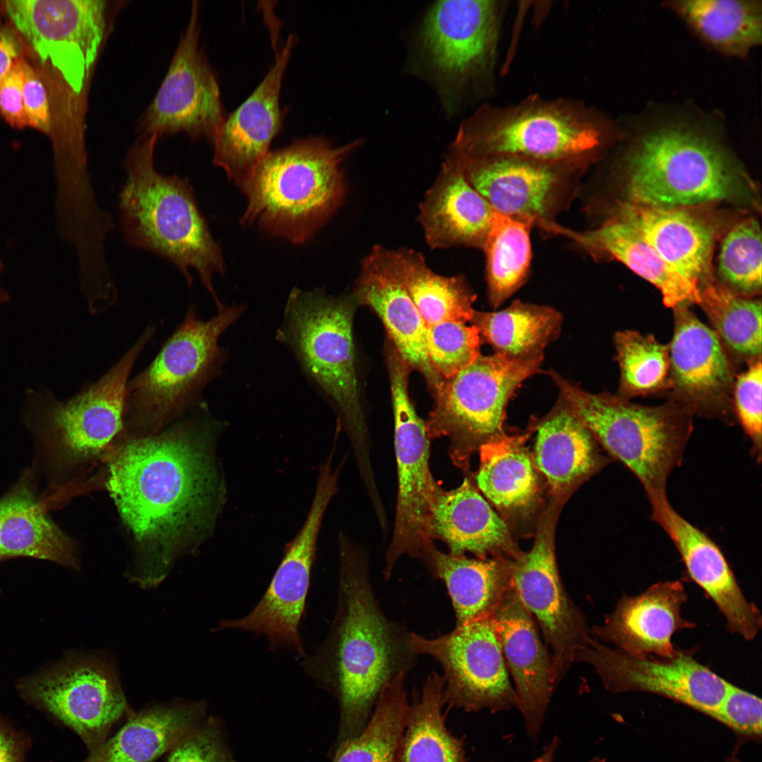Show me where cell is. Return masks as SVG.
<instances>
[{"instance_id":"cell-1","label":"cell","mask_w":762,"mask_h":762,"mask_svg":"<svg viewBox=\"0 0 762 762\" xmlns=\"http://www.w3.org/2000/svg\"><path fill=\"white\" fill-rule=\"evenodd\" d=\"M224 426L204 405L170 428L125 440L107 459V490L140 557L128 576L142 588L157 586L178 555L213 533L227 497L216 452Z\"/></svg>"},{"instance_id":"cell-2","label":"cell","mask_w":762,"mask_h":762,"mask_svg":"<svg viewBox=\"0 0 762 762\" xmlns=\"http://www.w3.org/2000/svg\"><path fill=\"white\" fill-rule=\"evenodd\" d=\"M339 580L334 616L325 640L301 659L303 672L337 698L340 743L365 726L384 687L407 673L418 656L411 631L390 621L372 587L365 551L339 532Z\"/></svg>"},{"instance_id":"cell-3","label":"cell","mask_w":762,"mask_h":762,"mask_svg":"<svg viewBox=\"0 0 762 762\" xmlns=\"http://www.w3.org/2000/svg\"><path fill=\"white\" fill-rule=\"evenodd\" d=\"M157 135H143L124 160L126 181L119 195L124 237L132 246L171 261L190 287V269L198 274L217 308L222 306L212 285L225 271L219 245L213 238L186 178L166 176L155 167Z\"/></svg>"},{"instance_id":"cell-4","label":"cell","mask_w":762,"mask_h":762,"mask_svg":"<svg viewBox=\"0 0 762 762\" xmlns=\"http://www.w3.org/2000/svg\"><path fill=\"white\" fill-rule=\"evenodd\" d=\"M361 142L334 147L309 136L270 152L241 186L247 198L242 224L294 243L310 239L342 203L341 164Z\"/></svg>"},{"instance_id":"cell-5","label":"cell","mask_w":762,"mask_h":762,"mask_svg":"<svg viewBox=\"0 0 762 762\" xmlns=\"http://www.w3.org/2000/svg\"><path fill=\"white\" fill-rule=\"evenodd\" d=\"M507 3L437 1L425 13L408 68L433 86L448 116L492 92Z\"/></svg>"},{"instance_id":"cell-6","label":"cell","mask_w":762,"mask_h":762,"mask_svg":"<svg viewBox=\"0 0 762 762\" xmlns=\"http://www.w3.org/2000/svg\"><path fill=\"white\" fill-rule=\"evenodd\" d=\"M353 310L351 297L293 289L277 339L289 348L306 375L332 404L350 440L361 480L370 483L375 476L359 397Z\"/></svg>"},{"instance_id":"cell-7","label":"cell","mask_w":762,"mask_h":762,"mask_svg":"<svg viewBox=\"0 0 762 762\" xmlns=\"http://www.w3.org/2000/svg\"><path fill=\"white\" fill-rule=\"evenodd\" d=\"M611 130L601 114L581 100L536 94L503 106L481 104L462 121L449 147L472 156L589 160Z\"/></svg>"},{"instance_id":"cell-8","label":"cell","mask_w":762,"mask_h":762,"mask_svg":"<svg viewBox=\"0 0 762 762\" xmlns=\"http://www.w3.org/2000/svg\"><path fill=\"white\" fill-rule=\"evenodd\" d=\"M245 309L243 305L222 304L216 315L202 320L194 306L188 308L152 362L127 383L126 439L158 433L187 411L205 404L202 390L221 374L227 359L219 337Z\"/></svg>"},{"instance_id":"cell-9","label":"cell","mask_w":762,"mask_h":762,"mask_svg":"<svg viewBox=\"0 0 762 762\" xmlns=\"http://www.w3.org/2000/svg\"><path fill=\"white\" fill-rule=\"evenodd\" d=\"M561 400L642 484L649 501L667 497L669 476L682 461L694 409L683 403L648 406L593 394L549 372Z\"/></svg>"},{"instance_id":"cell-10","label":"cell","mask_w":762,"mask_h":762,"mask_svg":"<svg viewBox=\"0 0 762 762\" xmlns=\"http://www.w3.org/2000/svg\"><path fill=\"white\" fill-rule=\"evenodd\" d=\"M627 193L631 203L675 207L728 200L739 177L723 150L684 125L658 128L645 135L627 159Z\"/></svg>"},{"instance_id":"cell-11","label":"cell","mask_w":762,"mask_h":762,"mask_svg":"<svg viewBox=\"0 0 762 762\" xmlns=\"http://www.w3.org/2000/svg\"><path fill=\"white\" fill-rule=\"evenodd\" d=\"M543 356L480 355L445 380L425 424L430 440H449L448 454L458 468L467 471L472 453L503 434L509 401L522 382L539 370Z\"/></svg>"},{"instance_id":"cell-12","label":"cell","mask_w":762,"mask_h":762,"mask_svg":"<svg viewBox=\"0 0 762 762\" xmlns=\"http://www.w3.org/2000/svg\"><path fill=\"white\" fill-rule=\"evenodd\" d=\"M339 468L332 460L320 464L313 499L306 520L283 550L281 561L265 592L243 617L221 619L215 631L238 629L263 635L268 649H286L300 659L306 655L300 632L306 612L317 543L325 512L338 492Z\"/></svg>"},{"instance_id":"cell-13","label":"cell","mask_w":762,"mask_h":762,"mask_svg":"<svg viewBox=\"0 0 762 762\" xmlns=\"http://www.w3.org/2000/svg\"><path fill=\"white\" fill-rule=\"evenodd\" d=\"M394 419V452L397 470V499L393 534L385 554L383 575L389 579L399 559L418 557L434 542L430 517L435 498L442 488L430 467V441L425 421L411 401L408 380L411 367L392 347L387 349Z\"/></svg>"},{"instance_id":"cell-14","label":"cell","mask_w":762,"mask_h":762,"mask_svg":"<svg viewBox=\"0 0 762 762\" xmlns=\"http://www.w3.org/2000/svg\"><path fill=\"white\" fill-rule=\"evenodd\" d=\"M148 326L131 348L97 382L68 400L33 394L31 401L68 463L85 465L108 458L124 440L126 387L139 354L155 334Z\"/></svg>"},{"instance_id":"cell-15","label":"cell","mask_w":762,"mask_h":762,"mask_svg":"<svg viewBox=\"0 0 762 762\" xmlns=\"http://www.w3.org/2000/svg\"><path fill=\"white\" fill-rule=\"evenodd\" d=\"M409 646L416 655H429L441 665L443 698L449 708L499 712L517 707L492 617L435 639L411 632Z\"/></svg>"},{"instance_id":"cell-16","label":"cell","mask_w":762,"mask_h":762,"mask_svg":"<svg viewBox=\"0 0 762 762\" xmlns=\"http://www.w3.org/2000/svg\"><path fill=\"white\" fill-rule=\"evenodd\" d=\"M107 1L6 0L2 8L43 63L80 95L95 63L107 26Z\"/></svg>"},{"instance_id":"cell-17","label":"cell","mask_w":762,"mask_h":762,"mask_svg":"<svg viewBox=\"0 0 762 762\" xmlns=\"http://www.w3.org/2000/svg\"><path fill=\"white\" fill-rule=\"evenodd\" d=\"M23 697L73 730L92 751L105 740L127 703L114 667L95 655L71 660L22 681Z\"/></svg>"},{"instance_id":"cell-18","label":"cell","mask_w":762,"mask_h":762,"mask_svg":"<svg viewBox=\"0 0 762 762\" xmlns=\"http://www.w3.org/2000/svg\"><path fill=\"white\" fill-rule=\"evenodd\" d=\"M198 14L193 1L167 75L141 119L143 135L184 132L212 143L224 119L217 80L199 47Z\"/></svg>"},{"instance_id":"cell-19","label":"cell","mask_w":762,"mask_h":762,"mask_svg":"<svg viewBox=\"0 0 762 762\" xmlns=\"http://www.w3.org/2000/svg\"><path fill=\"white\" fill-rule=\"evenodd\" d=\"M579 662L591 665L611 692L655 694L708 715L730 684L688 651H679L670 658L637 656L603 644L594 636L576 653L574 663Z\"/></svg>"},{"instance_id":"cell-20","label":"cell","mask_w":762,"mask_h":762,"mask_svg":"<svg viewBox=\"0 0 762 762\" xmlns=\"http://www.w3.org/2000/svg\"><path fill=\"white\" fill-rule=\"evenodd\" d=\"M552 526L548 518L531 550L514 561L513 583L550 649L557 685L574 663L576 653L588 646L593 636L586 617L569 595L560 577Z\"/></svg>"},{"instance_id":"cell-21","label":"cell","mask_w":762,"mask_h":762,"mask_svg":"<svg viewBox=\"0 0 762 762\" xmlns=\"http://www.w3.org/2000/svg\"><path fill=\"white\" fill-rule=\"evenodd\" d=\"M446 157L497 212L547 220L567 171L587 161L545 162L497 155H467L450 148Z\"/></svg>"},{"instance_id":"cell-22","label":"cell","mask_w":762,"mask_h":762,"mask_svg":"<svg viewBox=\"0 0 762 762\" xmlns=\"http://www.w3.org/2000/svg\"><path fill=\"white\" fill-rule=\"evenodd\" d=\"M651 519L677 549L687 571L724 616L730 632L754 639L761 628V614L744 595L720 547L703 531L682 517L667 497L650 502Z\"/></svg>"},{"instance_id":"cell-23","label":"cell","mask_w":762,"mask_h":762,"mask_svg":"<svg viewBox=\"0 0 762 762\" xmlns=\"http://www.w3.org/2000/svg\"><path fill=\"white\" fill-rule=\"evenodd\" d=\"M295 40L294 35L288 37L265 78L224 118L214 135L213 163L239 186L270 152V144L282 129L280 90Z\"/></svg>"},{"instance_id":"cell-24","label":"cell","mask_w":762,"mask_h":762,"mask_svg":"<svg viewBox=\"0 0 762 762\" xmlns=\"http://www.w3.org/2000/svg\"><path fill=\"white\" fill-rule=\"evenodd\" d=\"M353 296L376 313L400 357L436 394L445 380L429 360L427 326L399 277L392 249L375 246L363 259Z\"/></svg>"},{"instance_id":"cell-25","label":"cell","mask_w":762,"mask_h":762,"mask_svg":"<svg viewBox=\"0 0 762 762\" xmlns=\"http://www.w3.org/2000/svg\"><path fill=\"white\" fill-rule=\"evenodd\" d=\"M492 619L508 672L514 682L516 708L524 718L528 734L536 738L557 686L550 651L514 586L497 607Z\"/></svg>"},{"instance_id":"cell-26","label":"cell","mask_w":762,"mask_h":762,"mask_svg":"<svg viewBox=\"0 0 762 762\" xmlns=\"http://www.w3.org/2000/svg\"><path fill=\"white\" fill-rule=\"evenodd\" d=\"M688 598L679 581L656 583L637 595H624L601 624L591 628L599 641L634 655L670 658L677 653L672 638L694 627L681 609Z\"/></svg>"},{"instance_id":"cell-27","label":"cell","mask_w":762,"mask_h":762,"mask_svg":"<svg viewBox=\"0 0 762 762\" xmlns=\"http://www.w3.org/2000/svg\"><path fill=\"white\" fill-rule=\"evenodd\" d=\"M497 212L445 156L419 206L418 222L432 249L464 246L483 248Z\"/></svg>"},{"instance_id":"cell-28","label":"cell","mask_w":762,"mask_h":762,"mask_svg":"<svg viewBox=\"0 0 762 762\" xmlns=\"http://www.w3.org/2000/svg\"><path fill=\"white\" fill-rule=\"evenodd\" d=\"M431 539L445 543L449 553L467 552L480 559L516 560L522 553L514 546L507 524L466 477L457 488H441L431 507Z\"/></svg>"},{"instance_id":"cell-29","label":"cell","mask_w":762,"mask_h":762,"mask_svg":"<svg viewBox=\"0 0 762 762\" xmlns=\"http://www.w3.org/2000/svg\"><path fill=\"white\" fill-rule=\"evenodd\" d=\"M618 213L688 281L700 289L710 282L713 233L704 222L681 210L631 202L621 205Z\"/></svg>"},{"instance_id":"cell-30","label":"cell","mask_w":762,"mask_h":762,"mask_svg":"<svg viewBox=\"0 0 762 762\" xmlns=\"http://www.w3.org/2000/svg\"><path fill=\"white\" fill-rule=\"evenodd\" d=\"M675 310L669 346L672 382L694 410L724 396L731 385V368L715 332L686 306Z\"/></svg>"},{"instance_id":"cell-31","label":"cell","mask_w":762,"mask_h":762,"mask_svg":"<svg viewBox=\"0 0 762 762\" xmlns=\"http://www.w3.org/2000/svg\"><path fill=\"white\" fill-rule=\"evenodd\" d=\"M541 228L572 239L591 253H605L619 260L661 292L664 304L674 309L700 303L701 289L672 269L627 222L615 218L597 229L577 231L550 221Z\"/></svg>"},{"instance_id":"cell-32","label":"cell","mask_w":762,"mask_h":762,"mask_svg":"<svg viewBox=\"0 0 762 762\" xmlns=\"http://www.w3.org/2000/svg\"><path fill=\"white\" fill-rule=\"evenodd\" d=\"M418 558L434 579L445 583L455 613V627L492 617L514 586L512 560L445 553L434 542L422 549Z\"/></svg>"},{"instance_id":"cell-33","label":"cell","mask_w":762,"mask_h":762,"mask_svg":"<svg viewBox=\"0 0 762 762\" xmlns=\"http://www.w3.org/2000/svg\"><path fill=\"white\" fill-rule=\"evenodd\" d=\"M205 707L203 702H196L143 710L83 762H152L201 722Z\"/></svg>"},{"instance_id":"cell-34","label":"cell","mask_w":762,"mask_h":762,"mask_svg":"<svg viewBox=\"0 0 762 762\" xmlns=\"http://www.w3.org/2000/svg\"><path fill=\"white\" fill-rule=\"evenodd\" d=\"M13 556L77 566L72 543L23 483L0 499V557Z\"/></svg>"},{"instance_id":"cell-35","label":"cell","mask_w":762,"mask_h":762,"mask_svg":"<svg viewBox=\"0 0 762 762\" xmlns=\"http://www.w3.org/2000/svg\"><path fill=\"white\" fill-rule=\"evenodd\" d=\"M534 461L556 492L569 488L600 464L591 433L564 401L538 426Z\"/></svg>"},{"instance_id":"cell-36","label":"cell","mask_w":762,"mask_h":762,"mask_svg":"<svg viewBox=\"0 0 762 762\" xmlns=\"http://www.w3.org/2000/svg\"><path fill=\"white\" fill-rule=\"evenodd\" d=\"M524 436L499 435L478 449V489L498 509L524 511L535 502L538 484Z\"/></svg>"},{"instance_id":"cell-37","label":"cell","mask_w":762,"mask_h":762,"mask_svg":"<svg viewBox=\"0 0 762 762\" xmlns=\"http://www.w3.org/2000/svg\"><path fill=\"white\" fill-rule=\"evenodd\" d=\"M399 277L427 327L445 321L466 323L476 296L462 275L442 276L412 249H392Z\"/></svg>"},{"instance_id":"cell-38","label":"cell","mask_w":762,"mask_h":762,"mask_svg":"<svg viewBox=\"0 0 762 762\" xmlns=\"http://www.w3.org/2000/svg\"><path fill=\"white\" fill-rule=\"evenodd\" d=\"M672 7L701 39L727 54L744 56L761 42V6L756 1L684 0Z\"/></svg>"},{"instance_id":"cell-39","label":"cell","mask_w":762,"mask_h":762,"mask_svg":"<svg viewBox=\"0 0 762 762\" xmlns=\"http://www.w3.org/2000/svg\"><path fill=\"white\" fill-rule=\"evenodd\" d=\"M444 679L429 675L409 704L400 748V762H465L462 739L447 728L442 713Z\"/></svg>"},{"instance_id":"cell-40","label":"cell","mask_w":762,"mask_h":762,"mask_svg":"<svg viewBox=\"0 0 762 762\" xmlns=\"http://www.w3.org/2000/svg\"><path fill=\"white\" fill-rule=\"evenodd\" d=\"M471 322L495 353L524 358L543 354L559 334L562 316L552 308L516 301L500 311H475Z\"/></svg>"},{"instance_id":"cell-41","label":"cell","mask_w":762,"mask_h":762,"mask_svg":"<svg viewBox=\"0 0 762 762\" xmlns=\"http://www.w3.org/2000/svg\"><path fill=\"white\" fill-rule=\"evenodd\" d=\"M406 672L384 687L362 731L339 744L333 762H400L409 708Z\"/></svg>"},{"instance_id":"cell-42","label":"cell","mask_w":762,"mask_h":762,"mask_svg":"<svg viewBox=\"0 0 762 762\" xmlns=\"http://www.w3.org/2000/svg\"><path fill=\"white\" fill-rule=\"evenodd\" d=\"M533 219L512 217L497 212L483 250L486 260L488 296L500 306L525 282L530 267V229Z\"/></svg>"},{"instance_id":"cell-43","label":"cell","mask_w":762,"mask_h":762,"mask_svg":"<svg viewBox=\"0 0 762 762\" xmlns=\"http://www.w3.org/2000/svg\"><path fill=\"white\" fill-rule=\"evenodd\" d=\"M715 333L737 353L756 357L761 352V303L742 297L712 282L700 291L699 303Z\"/></svg>"},{"instance_id":"cell-44","label":"cell","mask_w":762,"mask_h":762,"mask_svg":"<svg viewBox=\"0 0 762 762\" xmlns=\"http://www.w3.org/2000/svg\"><path fill=\"white\" fill-rule=\"evenodd\" d=\"M615 344L623 393L645 394L665 384L670 372L669 346L634 330L617 332Z\"/></svg>"},{"instance_id":"cell-45","label":"cell","mask_w":762,"mask_h":762,"mask_svg":"<svg viewBox=\"0 0 762 762\" xmlns=\"http://www.w3.org/2000/svg\"><path fill=\"white\" fill-rule=\"evenodd\" d=\"M761 234L753 219L737 224L727 235L719 256V272L734 289L754 293L761 286Z\"/></svg>"},{"instance_id":"cell-46","label":"cell","mask_w":762,"mask_h":762,"mask_svg":"<svg viewBox=\"0 0 762 762\" xmlns=\"http://www.w3.org/2000/svg\"><path fill=\"white\" fill-rule=\"evenodd\" d=\"M481 337L474 326L445 321L427 327L426 344L434 370L444 380L455 376L480 354Z\"/></svg>"},{"instance_id":"cell-47","label":"cell","mask_w":762,"mask_h":762,"mask_svg":"<svg viewBox=\"0 0 762 762\" xmlns=\"http://www.w3.org/2000/svg\"><path fill=\"white\" fill-rule=\"evenodd\" d=\"M761 368L759 358L738 376L734 386V402L737 416L751 442L752 456L758 463L761 460Z\"/></svg>"},{"instance_id":"cell-48","label":"cell","mask_w":762,"mask_h":762,"mask_svg":"<svg viewBox=\"0 0 762 762\" xmlns=\"http://www.w3.org/2000/svg\"><path fill=\"white\" fill-rule=\"evenodd\" d=\"M709 716L739 734L754 737L761 736V699L731 683L722 701Z\"/></svg>"},{"instance_id":"cell-49","label":"cell","mask_w":762,"mask_h":762,"mask_svg":"<svg viewBox=\"0 0 762 762\" xmlns=\"http://www.w3.org/2000/svg\"><path fill=\"white\" fill-rule=\"evenodd\" d=\"M166 762H233L214 722H200L171 750Z\"/></svg>"},{"instance_id":"cell-50","label":"cell","mask_w":762,"mask_h":762,"mask_svg":"<svg viewBox=\"0 0 762 762\" xmlns=\"http://www.w3.org/2000/svg\"><path fill=\"white\" fill-rule=\"evenodd\" d=\"M21 66L23 104L28 126L49 133L51 113L47 90L37 72L23 58Z\"/></svg>"},{"instance_id":"cell-51","label":"cell","mask_w":762,"mask_h":762,"mask_svg":"<svg viewBox=\"0 0 762 762\" xmlns=\"http://www.w3.org/2000/svg\"><path fill=\"white\" fill-rule=\"evenodd\" d=\"M22 58L0 78V113L11 126L18 128L28 126L23 97Z\"/></svg>"},{"instance_id":"cell-52","label":"cell","mask_w":762,"mask_h":762,"mask_svg":"<svg viewBox=\"0 0 762 762\" xmlns=\"http://www.w3.org/2000/svg\"><path fill=\"white\" fill-rule=\"evenodd\" d=\"M31 745L27 733L17 730L7 718L0 716V762H25Z\"/></svg>"},{"instance_id":"cell-53","label":"cell","mask_w":762,"mask_h":762,"mask_svg":"<svg viewBox=\"0 0 762 762\" xmlns=\"http://www.w3.org/2000/svg\"><path fill=\"white\" fill-rule=\"evenodd\" d=\"M22 42L10 28L0 23V78L21 58Z\"/></svg>"},{"instance_id":"cell-54","label":"cell","mask_w":762,"mask_h":762,"mask_svg":"<svg viewBox=\"0 0 762 762\" xmlns=\"http://www.w3.org/2000/svg\"><path fill=\"white\" fill-rule=\"evenodd\" d=\"M558 746L559 739L555 737L545 747L543 753L531 762H553Z\"/></svg>"},{"instance_id":"cell-55","label":"cell","mask_w":762,"mask_h":762,"mask_svg":"<svg viewBox=\"0 0 762 762\" xmlns=\"http://www.w3.org/2000/svg\"><path fill=\"white\" fill-rule=\"evenodd\" d=\"M2 269V265L0 262V272ZM6 299V294L0 287V301H4Z\"/></svg>"},{"instance_id":"cell-56","label":"cell","mask_w":762,"mask_h":762,"mask_svg":"<svg viewBox=\"0 0 762 762\" xmlns=\"http://www.w3.org/2000/svg\"><path fill=\"white\" fill-rule=\"evenodd\" d=\"M590 762H605V759L599 756H595L590 761Z\"/></svg>"},{"instance_id":"cell-57","label":"cell","mask_w":762,"mask_h":762,"mask_svg":"<svg viewBox=\"0 0 762 762\" xmlns=\"http://www.w3.org/2000/svg\"><path fill=\"white\" fill-rule=\"evenodd\" d=\"M727 762H739V761L736 758L731 757V758H728V761Z\"/></svg>"}]
</instances>
